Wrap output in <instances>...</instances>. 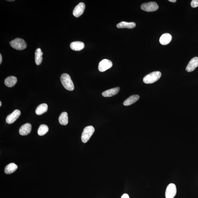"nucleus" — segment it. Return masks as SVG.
<instances>
[{"mask_svg": "<svg viewBox=\"0 0 198 198\" xmlns=\"http://www.w3.org/2000/svg\"><path fill=\"white\" fill-rule=\"evenodd\" d=\"M60 79L61 83L65 89L71 91L74 90V83L68 74H62Z\"/></svg>", "mask_w": 198, "mask_h": 198, "instance_id": "nucleus-1", "label": "nucleus"}, {"mask_svg": "<svg viewBox=\"0 0 198 198\" xmlns=\"http://www.w3.org/2000/svg\"><path fill=\"white\" fill-rule=\"evenodd\" d=\"M162 73L159 71H155L145 76L143 79V82L146 84H152L156 82L161 77Z\"/></svg>", "mask_w": 198, "mask_h": 198, "instance_id": "nucleus-2", "label": "nucleus"}, {"mask_svg": "<svg viewBox=\"0 0 198 198\" xmlns=\"http://www.w3.org/2000/svg\"><path fill=\"white\" fill-rule=\"evenodd\" d=\"M95 131L93 126H89L84 128L82 135L81 139L83 142L86 143L91 137Z\"/></svg>", "mask_w": 198, "mask_h": 198, "instance_id": "nucleus-3", "label": "nucleus"}, {"mask_svg": "<svg viewBox=\"0 0 198 198\" xmlns=\"http://www.w3.org/2000/svg\"><path fill=\"white\" fill-rule=\"evenodd\" d=\"M11 46L14 49L19 50L25 49L27 44L23 39L17 38L10 42Z\"/></svg>", "mask_w": 198, "mask_h": 198, "instance_id": "nucleus-4", "label": "nucleus"}, {"mask_svg": "<svg viewBox=\"0 0 198 198\" xmlns=\"http://www.w3.org/2000/svg\"><path fill=\"white\" fill-rule=\"evenodd\" d=\"M141 9L147 12H153L156 11L159 9V6L155 2H149L144 3L141 5Z\"/></svg>", "mask_w": 198, "mask_h": 198, "instance_id": "nucleus-5", "label": "nucleus"}, {"mask_svg": "<svg viewBox=\"0 0 198 198\" xmlns=\"http://www.w3.org/2000/svg\"><path fill=\"white\" fill-rule=\"evenodd\" d=\"M176 186L174 183H171L167 186L165 191V196L166 198H173L176 194Z\"/></svg>", "mask_w": 198, "mask_h": 198, "instance_id": "nucleus-6", "label": "nucleus"}, {"mask_svg": "<svg viewBox=\"0 0 198 198\" xmlns=\"http://www.w3.org/2000/svg\"><path fill=\"white\" fill-rule=\"evenodd\" d=\"M112 66V63L111 61L107 59H104L99 63L98 69L100 72H104L111 68Z\"/></svg>", "mask_w": 198, "mask_h": 198, "instance_id": "nucleus-7", "label": "nucleus"}, {"mask_svg": "<svg viewBox=\"0 0 198 198\" xmlns=\"http://www.w3.org/2000/svg\"><path fill=\"white\" fill-rule=\"evenodd\" d=\"M21 115L19 110L16 109L10 115H8L6 118V123L9 124H12L17 120Z\"/></svg>", "mask_w": 198, "mask_h": 198, "instance_id": "nucleus-8", "label": "nucleus"}, {"mask_svg": "<svg viewBox=\"0 0 198 198\" xmlns=\"http://www.w3.org/2000/svg\"><path fill=\"white\" fill-rule=\"evenodd\" d=\"M85 9V4L81 2L76 6L73 11V14L76 17H78L83 13Z\"/></svg>", "mask_w": 198, "mask_h": 198, "instance_id": "nucleus-9", "label": "nucleus"}, {"mask_svg": "<svg viewBox=\"0 0 198 198\" xmlns=\"http://www.w3.org/2000/svg\"><path fill=\"white\" fill-rule=\"evenodd\" d=\"M198 66V57L193 58L190 61L186 67V70L188 72H191L194 70Z\"/></svg>", "mask_w": 198, "mask_h": 198, "instance_id": "nucleus-10", "label": "nucleus"}, {"mask_svg": "<svg viewBox=\"0 0 198 198\" xmlns=\"http://www.w3.org/2000/svg\"><path fill=\"white\" fill-rule=\"evenodd\" d=\"M32 126L30 123H27L21 127L19 133L22 135H26L30 133L31 131Z\"/></svg>", "mask_w": 198, "mask_h": 198, "instance_id": "nucleus-11", "label": "nucleus"}, {"mask_svg": "<svg viewBox=\"0 0 198 198\" xmlns=\"http://www.w3.org/2000/svg\"><path fill=\"white\" fill-rule=\"evenodd\" d=\"M120 88L117 87L114 88L109 89L104 92L102 93V95L104 97H111L116 95L120 91Z\"/></svg>", "mask_w": 198, "mask_h": 198, "instance_id": "nucleus-12", "label": "nucleus"}, {"mask_svg": "<svg viewBox=\"0 0 198 198\" xmlns=\"http://www.w3.org/2000/svg\"><path fill=\"white\" fill-rule=\"evenodd\" d=\"M71 49L74 51H79L84 48V44L83 42L76 41L71 43L70 44Z\"/></svg>", "mask_w": 198, "mask_h": 198, "instance_id": "nucleus-13", "label": "nucleus"}, {"mask_svg": "<svg viewBox=\"0 0 198 198\" xmlns=\"http://www.w3.org/2000/svg\"><path fill=\"white\" fill-rule=\"evenodd\" d=\"M17 78L15 76H9L4 80V84L6 86L9 87H13L17 82Z\"/></svg>", "mask_w": 198, "mask_h": 198, "instance_id": "nucleus-14", "label": "nucleus"}, {"mask_svg": "<svg viewBox=\"0 0 198 198\" xmlns=\"http://www.w3.org/2000/svg\"><path fill=\"white\" fill-rule=\"evenodd\" d=\"M135 27L136 24L134 22H122L117 25V27L118 28L132 29Z\"/></svg>", "mask_w": 198, "mask_h": 198, "instance_id": "nucleus-15", "label": "nucleus"}, {"mask_svg": "<svg viewBox=\"0 0 198 198\" xmlns=\"http://www.w3.org/2000/svg\"><path fill=\"white\" fill-rule=\"evenodd\" d=\"M172 39V36L169 33H165L163 34L161 36L159 41L162 45H165L169 43L171 41Z\"/></svg>", "mask_w": 198, "mask_h": 198, "instance_id": "nucleus-16", "label": "nucleus"}, {"mask_svg": "<svg viewBox=\"0 0 198 198\" xmlns=\"http://www.w3.org/2000/svg\"><path fill=\"white\" fill-rule=\"evenodd\" d=\"M139 98V96L138 95H134L131 96L129 98L125 100L123 103L124 106H129L137 102Z\"/></svg>", "mask_w": 198, "mask_h": 198, "instance_id": "nucleus-17", "label": "nucleus"}, {"mask_svg": "<svg viewBox=\"0 0 198 198\" xmlns=\"http://www.w3.org/2000/svg\"><path fill=\"white\" fill-rule=\"evenodd\" d=\"M43 53L40 48H37L35 52V62L38 66L41 64L43 60Z\"/></svg>", "mask_w": 198, "mask_h": 198, "instance_id": "nucleus-18", "label": "nucleus"}, {"mask_svg": "<svg viewBox=\"0 0 198 198\" xmlns=\"http://www.w3.org/2000/svg\"><path fill=\"white\" fill-rule=\"evenodd\" d=\"M18 168L17 165L14 163L9 164L4 169V173L7 174H11L13 173Z\"/></svg>", "mask_w": 198, "mask_h": 198, "instance_id": "nucleus-19", "label": "nucleus"}, {"mask_svg": "<svg viewBox=\"0 0 198 198\" xmlns=\"http://www.w3.org/2000/svg\"><path fill=\"white\" fill-rule=\"evenodd\" d=\"M48 110V105L46 103H42L37 107L35 112L37 115H40L46 112Z\"/></svg>", "mask_w": 198, "mask_h": 198, "instance_id": "nucleus-20", "label": "nucleus"}, {"mask_svg": "<svg viewBox=\"0 0 198 198\" xmlns=\"http://www.w3.org/2000/svg\"><path fill=\"white\" fill-rule=\"evenodd\" d=\"M58 120L60 124L62 125H66L68 123V113L66 112H63L60 115Z\"/></svg>", "mask_w": 198, "mask_h": 198, "instance_id": "nucleus-21", "label": "nucleus"}, {"mask_svg": "<svg viewBox=\"0 0 198 198\" xmlns=\"http://www.w3.org/2000/svg\"><path fill=\"white\" fill-rule=\"evenodd\" d=\"M48 126L45 124L41 125L39 127L38 133L39 135L43 136L46 134L48 131Z\"/></svg>", "mask_w": 198, "mask_h": 198, "instance_id": "nucleus-22", "label": "nucleus"}, {"mask_svg": "<svg viewBox=\"0 0 198 198\" xmlns=\"http://www.w3.org/2000/svg\"><path fill=\"white\" fill-rule=\"evenodd\" d=\"M191 6L193 8L197 7L198 6V0H193L191 2Z\"/></svg>", "mask_w": 198, "mask_h": 198, "instance_id": "nucleus-23", "label": "nucleus"}, {"mask_svg": "<svg viewBox=\"0 0 198 198\" xmlns=\"http://www.w3.org/2000/svg\"><path fill=\"white\" fill-rule=\"evenodd\" d=\"M121 198H130V197L129 195L126 194H125L121 196Z\"/></svg>", "mask_w": 198, "mask_h": 198, "instance_id": "nucleus-24", "label": "nucleus"}, {"mask_svg": "<svg viewBox=\"0 0 198 198\" xmlns=\"http://www.w3.org/2000/svg\"><path fill=\"white\" fill-rule=\"evenodd\" d=\"M2 56H1V54H0V64H1V62H2Z\"/></svg>", "mask_w": 198, "mask_h": 198, "instance_id": "nucleus-25", "label": "nucleus"}, {"mask_svg": "<svg viewBox=\"0 0 198 198\" xmlns=\"http://www.w3.org/2000/svg\"><path fill=\"white\" fill-rule=\"evenodd\" d=\"M169 1H170V2L175 3L176 2V0H169Z\"/></svg>", "mask_w": 198, "mask_h": 198, "instance_id": "nucleus-26", "label": "nucleus"}, {"mask_svg": "<svg viewBox=\"0 0 198 198\" xmlns=\"http://www.w3.org/2000/svg\"><path fill=\"white\" fill-rule=\"evenodd\" d=\"M7 1H14V0H8Z\"/></svg>", "mask_w": 198, "mask_h": 198, "instance_id": "nucleus-27", "label": "nucleus"}, {"mask_svg": "<svg viewBox=\"0 0 198 198\" xmlns=\"http://www.w3.org/2000/svg\"><path fill=\"white\" fill-rule=\"evenodd\" d=\"M1 106V102L0 101V106Z\"/></svg>", "mask_w": 198, "mask_h": 198, "instance_id": "nucleus-28", "label": "nucleus"}]
</instances>
